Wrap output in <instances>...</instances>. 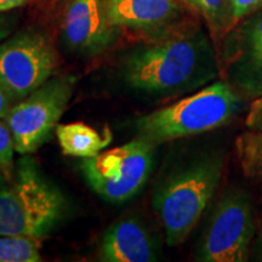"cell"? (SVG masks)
<instances>
[{"label":"cell","instance_id":"1","mask_svg":"<svg viewBox=\"0 0 262 262\" xmlns=\"http://www.w3.org/2000/svg\"><path fill=\"white\" fill-rule=\"evenodd\" d=\"M220 72L216 52L201 28L179 27L133 49L122 74L133 89L152 96H172L198 89Z\"/></svg>","mask_w":262,"mask_h":262},{"label":"cell","instance_id":"2","mask_svg":"<svg viewBox=\"0 0 262 262\" xmlns=\"http://www.w3.org/2000/svg\"><path fill=\"white\" fill-rule=\"evenodd\" d=\"M64 209V196L45 180L33 159H19L11 180L0 172V237L42 239L62 220Z\"/></svg>","mask_w":262,"mask_h":262},{"label":"cell","instance_id":"3","mask_svg":"<svg viewBox=\"0 0 262 262\" xmlns=\"http://www.w3.org/2000/svg\"><path fill=\"white\" fill-rule=\"evenodd\" d=\"M224 172V160L209 156L173 172L157 188L153 208L169 247L182 244L201 220Z\"/></svg>","mask_w":262,"mask_h":262},{"label":"cell","instance_id":"4","mask_svg":"<svg viewBox=\"0 0 262 262\" xmlns=\"http://www.w3.org/2000/svg\"><path fill=\"white\" fill-rule=\"evenodd\" d=\"M242 98L228 81H216L178 102L141 117L136 130L141 139L157 146L217 129L241 110Z\"/></svg>","mask_w":262,"mask_h":262},{"label":"cell","instance_id":"5","mask_svg":"<svg viewBox=\"0 0 262 262\" xmlns=\"http://www.w3.org/2000/svg\"><path fill=\"white\" fill-rule=\"evenodd\" d=\"M155 147L139 137L93 158H85L81 171L88 185L104 201L126 202L145 186L152 170Z\"/></svg>","mask_w":262,"mask_h":262},{"label":"cell","instance_id":"6","mask_svg":"<svg viewBox=\"0 0 262 262\" xmlns=\"http://www.w3.org/2000/svg\"><path fill=\"white\" fill-rule=\"evenodd\" d=\"M74 85L70 75L52 77L12 106L5 122L14 136L16 152L32 155L48 142L73 96Z\"/></svg>","mask_w":262,"mask_h":262},{"label":"cell","instance_id":"7","mask_svg":"<svg viewBox=\"0 0 262 262\" xmlns=\"http://www.w3.org/2000/svg\"><path fill=\"white\" fill-rule=\"evenodd\" d=\"M58 63L57 52L47 35L19 33L0 45V83L17 102L52 78Z\"/></svg>","mask_w":262,"mask_h":262},{"label":"cell","instance_id":"8","mask_svg":"<svg viewBox=\"0 0 262 262\" xmlns=\"http://www.w3.org/2000/svg\"><path fill=\"white\" fill-rule=\"evenodd\" d=\"M253 235L254 215L249 196L241 191L228 192L215 206L199 245L198 260L247 261Z\"/></svg>","mask_w":262,"mask_h":262},{"label":"cell","instance_id":"9","mask_svg":"<svg viewBox=\"0 0 262 262\" xmlns=\"http://www.w3.org/2000/svg\"><path fill=\"white\" fill-rule=\"evenodd\" d=\"M234 27L225 41L226 74L232 86L254 100L262 95V10Z\"/></svg>","mask_w":262,"mask_h":262},{"label":"cell","instance_id":"10","mask_svg":"<svg viewBox=\"0 0 262 262\" xmlns=\"http://www.w3.org/2000/svg\"><path fill=\"white\" fill-rule=\"evenodd\" d=\"M120 29L111 24L104 0H67L61 19L64 47L81 56H96L116 42Z\"/></svg>","mask_w":262,"mask_h":262},{"label":"cell","instance_id":"11","mask_svg":"<svg viewBox=\"0 0 262 262\" xmlns=\"http://www.w3.org/2000/svg\"><path fill=\"white\" fill-rule=\"evenodd\" d=\"M108 18L118 29L153 38L181 27L182 4L178 0H104Z\"/></svg>","mask_w":262,"mask_h":262},{"label":"cell","instance_id":"12","mask_svg":"<svg viewBox=\"0 0 262 262\" xmlns=\"http://www.w3.org/2000/svg\"><path fill=\"white\" fill-rule=\"evenodd\" d=\"M100 260L104 262H150L157 260L153 239L141 222L119 220L107 228L101 239Z\"/></svg>","mask_w":262,"mask_h":262},{"label":"cell","instance_id":"13","mask_svg":"<svg viewBox=\"0 0 262 262\" xmlns=\"http://www.w3.org/2000/svg\"><path fill=\"white\" fill-rule=\"evenodd\" d=\"M55 131L63 155L84 159L100 155L113 139L110 129L98 131L84 123L58 124Z\"/></svg>","mask_w":262,"mask_h":262},{"label":"cell","instance_id":"14","mask_svg":"<svg viewBox=\"0 0 262 262\" xmlns=\"http://www.w3.org/2000/svg\"><path fill=\"white\" fill-rule=\"evenodd\" d=\"M178 2L201 15L216 38H224L232 31V28H234L235 24L232 16L229 0H178Z\"/></svg>","mask_w":262,"mask_h":262},{"label":"cell","instance_id":"15","mask_svg":"<svg viewBox=\"0 0 262 262\" xmlns=\"http://www.w3.org/2000/svg\"><path fill=\"white\" fill-rule=\"evenodd\" d=\"M235 153L245 178L262 188V130H249L235 141Z\"/></svg>","mask_w":262,"mask_h":262},{"label":"cell","instance_id":"16","mask_svg":"<svg viewBox=\"0 0 262 262\" xmlns=\"http://www.w3.org/2000/svg\"><path fill=\"white\" fill-rule=\"evenodd\" d=\"M41 239L28 235L0 237V262L41 261Z\"/></svg>","mask_w":262,"mask_h":262},{"label":"cell","instance_id":"17","mask_svg":"<svg viewBox=\"0 0 262 262\" xmlns=\"http://www.w3.org/2000/svg\"><path fill=\"white\" fill-rule=\"evenodd\" d=\"M15 140L8 123L0 119V172L6 180H11L15 173Z\"/></svg>","mask_w":262,"mask_h":262},{"label":"cell","instance_id":"18","mask_svg":"<svg viewBox=\"0 0 262 262\" xmlns=\"http://www.w3.org/2000/svg\"><path fill=\"white\" fill-rule=\"evenodd\" d=\"M234 24L262 10V0H229Z\"/></svg>","mask_w":262,"mask_h":262},{"label":"cell","instance_id":"19","mask_svg":"<svg viewBox=\"0 0 262 262\" xmlns=\"http://www.w3.org/2000/svg\"><path fill=\"white\" fill-rule=\"evenodd\" d=\"M245 125L249 130H262V96L254 98L245 118Z\"/></svg>","mask_w":262,"mask_h":262},{"label":"cell","instance_id":"20","mask_svg":"<svg viewBox=\"0 0 262 262\" xmlns=\"http://www.w3.org/2000/svg\"><path fill=\"white\" fill-rule=\"evenodd\" d=\"M16 101L12 98L5 86L0 83V119H5Z\"/></svg>","mask_w":262,"mask_h":262},{"label":"cell","instance_id":"21","mask_svg":"<svg viewBox=\"0 0 262 262\" xmlns=\"http://www.w3.org/2000/svg\"><path fill=\"white\" fill-rule=\"evenodd\" d=\"M29 0H0V12L19 8V6L27 4Z\"/></svg>","mask_w":262,"mask_h":262},{"label":"cell","instance_id":"22","mask_svg":"<svg viewBox=\"0 0 262 262\" xmlns=\"http://www.w3.org/2000/svg\"><path fill=\"white\" fill-rule=\"evenodd\" d=\"M3 35V19L0 18V37Z\"/></svg>","mask_w":262,"mask_h":262},{"label":"cell","instance_id":"23","mask_svg":"<svg viewBox=\"0 0 262 262\" xmlns=\"http://www.w3.org/2000/svg\"><path fill=\"white\" fill-rule=\"evenodd\" d=\"M262 238V237H261ZM261 241H262V239H261ZM261 248H262V243H261Z\"/></svg>","mask_w":262,"mask_h":262},{"label":"cell","instance_id":"24","mask_svg":"<svg viewBox=\"0 0 262 262\" xmlns=\"http://www.w3.org/2000/svg\"><path fill=\"white\" fill-rule=\"evenodd\" d=\"M261 96H262V95H261Z\"/></svg>","mask_w":262,"mask_h":262}]
</instances>
